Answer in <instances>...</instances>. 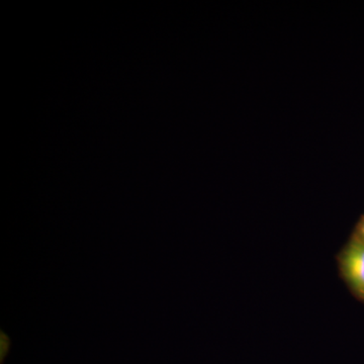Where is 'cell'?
Masks as SVG:
<instances>
[{
  "instance_id": "cell-1",
  "label": "cell",
  "mask_w": 364,
  "mask_h": 364,
  "mask_svg": "<svg viewBox=\"0 0 364 364\" xmlns=\"http://www.w3.org/2000/svg\"><path fill=\"white\" fill-rule=\"evenodd\" d=\"M340 267L351 289L364 299V241L356 237L340 256Z\"/></svg>"
},
{
  "instance_id": "cell-2",
  "label": "cell",
  "mask_w": 364,
  "mask_h": 364,
  "mask_svg": "<svg viewBox=\"0 0 364 364\" xmlns=\"http://www.w3.org/2000/svg\"><path fill=\"white\" fill-rule=\"evenodd\" d=\"M358 231L359 238L363 239V240L364 241V218L363 219V221L360 222V224H359Z\"/></svg>"
}]
</instances>
